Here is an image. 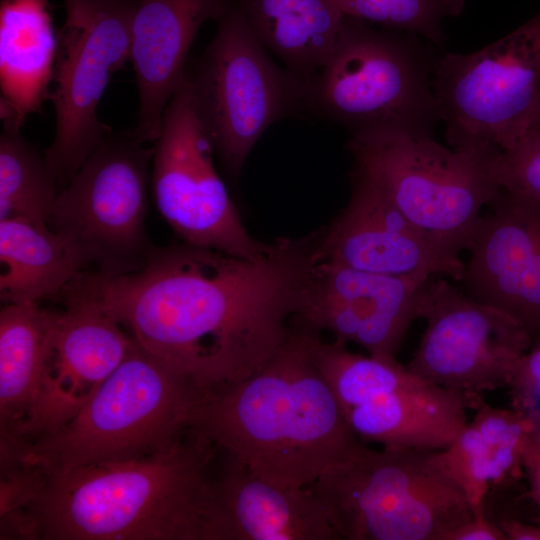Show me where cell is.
I'll use <instances>...</instances> for the list:
<instances>
[{"instance_id":"obj_1","label":"cell","mask_w":540,"mask_h":540,"mask_svg":"<svg viewBox=\"0 0 540 540\" xmlns=\"http://www.w3.org/2000/svg\"><path fill=\"white\" fill-rule=\"evenodd\" d=\"M320 237L277 238L252 257L185 242L155 246L136 272L85 270L69 287L205 393L246 378L286 342L320 261Z\"/></svg>"},{"instance_id":"obj_2","label":"cell","mask_w":540,"mask_h":540,"mask_svg":"<svg viewBox=\"0 0 540 540\" xmlns=\"http://www.w3.org/2000/svg\"><path fill=\"white\" fill-rule=\"evenodd\" d=\"M217 448L189 429L142 458L20 476L1 516L3 536L42 540H206Z\"/></svg>"},{"instance_id":"obj_8","label":"cell","mask_w":540,"mask_h":540,"mask_svg":"<svg viewBox=\"0 0 540 540\" xmlns=\"http://www.w3.org/2000/svg\"><path fill=\"white\" fill-rule=\"evenodd\" d=\"M217 23L186 78L214 152L236 178L274 122L310 109L311 82L271 60L232 0Z\"/></svg>"},{"instance_id":"obj_20","label":"cell","mask_w":540,"mask_h":540,"mask_svg":"<svg viewBox=\"0 0 540 540\" xmlns=\"http://www.w3.org/2000/svg\"><path fill=\"white\" fill-rule=\"evenodd\" d=\"M231 0H138L130 61L139 94L135 136L156 141L165 109L187 73L189 51L201 26L223 15Z\"/></svg>"},{"instance_id":"obj_26","label":"cell","mask_w":540,"mask_h":540,"mask_svg":"<svg viewBox=\"0 0 540 540\" xmlns=\"http://www.w3.org/2000/svg\"><path fill=\"white\" fill-rule=\"evenodd\" d=\"M475 409L471 422L485 443L490 487L514 483L524 474V452L537 420L513 407L497 408L482 401Z\"/></svg>"},{"instance_id":"obj_10","label":"cell","mask_w":540,"mask_h":540,"mask_svg":"<svg viewBox=\"0 0 540 540\" xmlns=\"http://www.w3.org/2000/svg\"><path fill=\"white\" fill-rule=\"evenodd\" d=\"M432 87L451 148L510 149L528 131L540 105V8L478 51L439 57Z\"/></svg>"},{"instance_id":"obj_27","label":"cell","mask_w":540,"mask_h":540,"mask_svg":"<svg viewBox=\"0 0 540 540\" xmlns=\"http://www.w3.org/2000/svg\"><path fill=\"white\" fill-rule=\"evenodd\" d=\"M466 0H336L345 15L371 21L392 31L420 35L442 46V22L459 16Z\"/></svg>"},{"instance_id":"obj_32","label":"cell","mask_w":540,"mask_h":540,"mask_svg":"<svg viewBox=\"0 0 540 540\" xmlns=\"http://www.w3.org/2000/svg\"><path fill=\"white\" fill-rule=\"evenodd\" d=\"M523 473L529 484L530 496L540 508V419L536 422L524 452Z\"/></svg>"},{"instance_id":"obj_11","label":"cell","mask_w":540,"mask_h":540,"mask_svg":"<svg viewBox=\"0 0 540 540\" xmlns=\"http://www.w3.org/2000/svg\"><path fill=\"white\" fill-rule=\"evenodd\" d=\"M314 359L343 417L366 445L441 450L466 426L472 401L410 372L396 359L348 350L313 334Z\"/></svg>"},{"instance_id":"obj_13","label":"cell","mask_w":540,"mask_h":540,"mask_svg":"<svg viewBox=\"0 0 540 540\" xmlns=\"http://www.w3.org/2000/svg\"><path fill=\"white\" fill-rule=\"evenodd\" d=\"M214 153L186 78L165 109L155 141L150 180L155 206L182 242L252 257L265 244L243 225Z\"/></svg>"},{"instance_id":"obj_14","label":"cell","mask_w":540,"mask_h":540,"mask_svg":"<svg viewBox=\"0 0 540 540\" xmlns=\"http://www.w3.org/2000/svg\"><path fill=\"white\" fill-rule=\"evenodd\" d=\"M426 328L405 366L418 377L468 397L506 386L533 341L512 317L432 277L423 292Z\"/></svg>"},{"instance_id":"obj_4","label":"cell","mask_w":540,"mask_h":540,"mask_svg":"<svg viewBox=\"0 0 540 540\" xmlns=\"http://www.w3.org/2000/svg\"><path fill=\"white\" fill-rule=\"evenodd\" d=\"M202 392L137 343L57 429L1 448V461L45 474L167 451L190 429Z\"/></svg>"},{"instance_id":"obj_21","label":"cell","mask_w":540,"mask_h":540,"mask_svg":"<svg viewBox=\"0 0 540 540\" xmlns=\"http://www.w3.org/2000/svg\"><path fill=\"white\" fill-rule=\"evenodd\" d=\"M57 49L49 0L1 1L2 125L21 129L27 116L49 99Z\"/></svg>"},{"instance_id":"obj_19","label":"cell","mask_w":540,"mask_h":540,"mask_svg":"<svg viewBox=\"0 0 540 540\" xmlns=\"http://www.w3.org/2000/svg\"><path fill=\"white\" fill-rule=\"evenodd\" d=\"M207 540H340L318 496L308 487L270 482L226 457L211 478Z\"/></svg>"},{"instance_id":"obj_22","label":"cell","mask_w":540,"mask_h":540,"mask_svg":"<svg viewBox=\"0 0 540 540\" xmlns=\"http://www.w3.org/2000/svg\"><path fill=\"white\" fill-rule=\"evenodd\" d=\"M290 72L312 82L336 48L345 14L336 0H232Z\"/></svg>"},{"instance_id":"obj_3","label":"cell","mask_w":540,"mask_h":540,"mask_svg":"<svg viewBox=\"0 0 540 540\" xmlns=\"http://www.w3.org/2000/svg\"><path fill=\"white\" fill-rule=\"evenodd\" d=\"M312 332L292 327L246 378L202 394L190 428L226 457L281 486L308 487L361 442L317 365Z\"/></svg>"},{"instance_id":"obj_9","label":"cell","mask_w":540,"mask_h":540,"mask_svg":"<svg viewBox=\"0 0 540 540\" xmlns=\"http://www.w3.org/2000/svg\"><path fill=\"white\" fill-rule=\"evenodd\" d=\"M132 131H109L59 191L49 227L83 269L120 276L144 267L155 245L146 230L154 148Z\"/></svg>"},{"instance_id":"obj_30","label":"cell","mask_w":540,"mask_h":540,"mask_svg":"<svg viewBox=\"0 0 540 540\" xmlns=\"http://www.w3.org/2000/svg\"><path fill=\"white\" fill-rule=\"evenodd\" d=\"M507 387L511 406L540 419V340L518 359Z\"/></svg>"},{"instance_id":"obj_34","label":"cell","mask_w":540,"mask_h":540,"mask_svg":"<svg viewBox=\"0 0 540 540\" xmlns=\"http://www.w3.org/2000/svg\"><path fill=\"white\" fill-rule=\"evenodd\" d=\"M528 130L540 132V105Z\"/></svg>"},{"instance_id":"obj_6","label":"cell","mask_w":540,"mask_h":540,"mask_svg":"<svg viewBox=\"0 0 540 540\" xmlns=\"http://www.w3.org/2000/svg\"><path fill=\"white\" fill-rule=\"evenodd\" d=\"M436 61L416 35L377 31L345 15L336 48L311 82L310 109L352 135H432L440 121L432 87Z\"/></svg>"},{"instance_id":"obj_24","label":"cell","mask_w":540,"mask_h":540,"mask_svg":"<svg viewBox=\"0 0 540 540\" xmlns=\"http://www.w3.org/2000/svg\"><path fill=\"white\" fill-rule=\"evenodd\" d=\"M0 262L5 304L56 299L85 271L56 231L23 218L0 219Z\"/></svg>"},{"instance_id":"obj_31","label":"cell","mask_w":540,"mask_h":540,"mask_svg":"<svg viewBox=\"0 0 540 540\" xmlns=\"http://www.w3.org/2000/svg\"><path fill=\"white\" fill-rule=\"evenodd\" d=\"M444 540H506V537L499 524L489 520L486 513H482L473 515L451 529Z\"/></svg>"},{"instance_id":"obj_16","label":"cell","mask_w":540,"mask_h":540,"mask_svg":"<svg viewBox=\"0 0 540 540\" xmlns=\"http://www.w3.org/2000/svg\"><path fill=\"white\" fill-rule=\"evenodd\" d=\"M57 309L36 404L17 440L26 443L71 419L122 363L136 341L90 297L70 288Z\"/></svg>"},{"instance_id":"obj_5","label":"cell","mask_w":540,"mask_h":540,"mask_svg":"<svg viewBox=\"0 0 540 540\" xmlns=\"http://www.w3.org/2000/svg\"><path fill=\"white\" fill-rule=\"evenodd\" d=\"M437 450L358 445L310 487L346 540H444L473 516Z\"/></svg>"},{"instance_id":"obj_12","label":"cell","mask_w":540,"mask_h":540,"mask_svg":"<svg viewBox=\"0 0 540 540\" xmlns=\"http://www.w3.org/2000/svg\"><path fill=\"white\" fill-rule=\"evenodd\" d=\"M54 88L55 135L44 150L59 191L111 131L97 108L112 75L130 60L131 27L138 0H64Z\"/></svg>"},{"instance_id":"obj_15","label":"cell","mask_w":540,"mask_h":540,"mask_svg":"<svg viewBox=\"0 0 540 540\" xmlns=\"http://www.w3.org/2000/svg\"><path fill=\"white\" fill-rule=\"evenodd\" d=\"M427 274L387 275L319 261L309 276L294 326L353 342L371 356L395 360L420 318Z\"/></svg>"},{"instance_id":"obj_28","label":"cell","mask_w":540,"mask_h":540,"mask_svg":"<svg viewBox=\"0 0 540 540\" xmlns=\"http://www.w3.org/2000/svg\"><path fill=\"white\" fill-rule=\"evenodd\" d=\"M436 457L450 479L466 497L473 515L485 513L490 489L489 462L485 443L472 422Z\"/></svg>"},{"instance_id":"obj_23","label":"cell","mask_w":540,"mask_h":540,"mask_svg":"<svg viewBox=\"0 0 540 540\" xmlns=\"http://www.w3.org/2000/svg\"><path fill=\"white\" fill-rule=\"evenodd\" d=\"M57 309L5 304L0 311L1 444L18 439L34 410Z\"/></svg>"},{"instance_id":"obj_7","label":"cell","mask_w":540,"mask_h":540,"mask_svg":"<svg viewBox=\"0 0 540 540\" xmlns=\"http://www.w3.org/2000/svg\"><path fill=\"white\" fill-rule=\"evenodd\" d=\"M348 149L356 171L458 255L468 249L482 208L501 190L495 173L500 152L447 148L432 135L396 130L352 135Z\"/></svg>"},{"instance_id":"obj_29","label":"cell","mask_w":540,"mask_h":540,"mask_svg":"<svg viewBox=\"0 0 540 540\" xmlns=\"http://www.w3.org/2000/svg\"><path fill=\"white\" fill-rule=\"evenodd\" d=\"M495 173L501 189L540 200V132L528 130L500 152Z\"/></svg>"},{"instance_id":"obj_18","label":"cell","mask_w":540,"mask_h":540,"mask_svg":"<svg viewBox=\"0 0 540 540\" xmlns=\"http://www.w3.org/2000/svg\"><path fill=\"white\" fill-rule=\"evenodd\" d=\"M481 215L462 282L540 340V200L501 189Z\"/></svg>"},{"instance_id":"obj_33","label":"cell","mask_w":540,"mask_h":540,"mask_svg":"<svg viewBox=\"0 0 540 540\" xmlns=\"http://www.w3.org/2000/svg\"><path fill=\"white\" fill-rule=\"evenodd\" d=\"M498 524L506 540H540V525L509 519L501 520Z\"/></svg>"},{"instance_id":"obj_25","label":"cell","mask_w":540,"mask_h":540,"mask_svg":"<svg viewBox=\"0 0 540 540\" xmlns=\"http://www.w3.org/2000/svg\"><path fill=\"white\" fill-rule=\"evenodd\" d=\"M3 126L0 136V219L23 218L49 227L59 193L39 148L21 129Z\"/></svg>"},{"instance_id":"obj_17","label":"cell","mask_w":540,"mask_h":540,"mask_svg":"<svg viewBox=\"0 0 540 540\" xmlns=\"http://www.w3.org/2000/svg\"><path fill=\"white\" fill-rule=\"evenodd\" d=\"M319 254L320 261L387 275H443L461 281L466 267L356 170L347 206L321 231Z\"/></svg>"}]
</instances>
